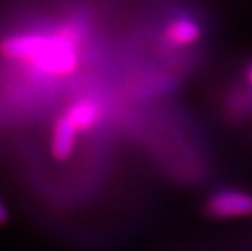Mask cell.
<instances>
[{"label": "cell", "mask_w": 252, "mask_h": 251, "mask_svg": "<svg viewBox=\"0 0 252 251\" xmlns=\"http://www.w3.org/2000/svg\"><path fill=\"white\" fill-rule=\"evenodd\" d=\"M244 75H246V80H248V83L252 87V62L249 64L248 67H246V71H244Z\"/></svg>", "instance_id": "cell-7"}, {"label": "cell", "mask_w": 252, "mask_h": 251, "mask_svg": "<svg viewBox=\"0 0 252 251\" xmlns=\"http://www.w3.org/2000/svg\"><path fill=\"white\" fill-rule=\"evenodd\" d=\"M78 131L65 116H61L54 122L51 136V153L56 160H67L72 157L77 143Z\"/></svg>", "instance_id": "cell-5"}, {"label": "cell", "mask_w": 252, "mask_h": 251, "mask_svg": "<svg viewBox=\"0 0 252 251\" xmlns=\"http://www.w3.org/2000/svg\"><path fill=\"white\" fill-rule=\"evenodd\" d=\"M205 212L213 218H243L252 215V194L241 189H220L210 194Z\"/></svg>", "instance_id": "cell-2"}, {"label": "cell", "mask_w": 252, "mask_h": 251, "mask_svg": "<svg viewBox=\"0 0 252 251\" xmlns=\"http://www.w3.org/2000/svg\"><path fill=\"white\" fill-rule=\"evenodd\" d=\"M77 33L73 26L46 33H18L5 38L0 44L2 56L26 62L42 73L63 77L78 66Z\"/></svg>", "instance_id": "cell-1"}, {"label": "cell", "mask_w": 252, "mask_h": 251, "mask_svg": "<svg viewBox=\"0 0 252 251\" xmlns=\"http://www.w3.org/2000/svg\"><path fill=\"white\" fill-rule=\"evenodd\" d=\"M101 114H103V111H101V105L98 101L85 97L73 101L63 116L72 122V126L78 132H85L93 129L101 121Z\"/></svg>", "instance_id": "cell-4"}, {"label": "cell", "mask_w": 252, "mask_h": 251, "mask_svg": "<svg viewBox=\"0 0 252 251\" xmlns=\"http://www.w3.org/2000/svg\"><path fill=\"white\" fill-rule=\"evenodd\" d=\"M8 220V211H7V206L3 204V201L0 199V225L7 223Z\"/></svg>", "instance_id": "cell-6"}, {"label": "cell", "mask_w": 252, "mask_h": 251, "mask_svg": "<svg viewBox=\"0 0 252 251\" xmlns=\"http://www.w3.org/2000/svg\"><path fill=\"white\" fill-rule=\"evenodd\" d=\"M164 41L174 47H189L202 39V25L187 15H178L166 23L163 30Z\"/></svg>", "instance_id": "cell-3"}]
</instances>
